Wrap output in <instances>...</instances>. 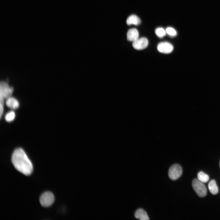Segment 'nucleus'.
I'll return each mask as SVG.
<instances>
[{
    "mask_svg": "<svg viewBox=\"0 0 220 220\" xmlns=\"http://www.w3.org/2000/svg\"><path fill=\"white\" fill-rule=\"evenodd\" d=\"M127 36L128 41L133 42L139 38L138 32L135 28H131L128 31Z\"/></svg>",
    "mask_w": 220,
    "mask_h": 220,
    "instance_id": "obj_8",
    "label": "nucleus"
},
{
    "mask_svg": "<svg viewBox=\"0 0 220 220\" xmlns=\"http://www.w3.org/2000/svg\"><path fill=\"white\" fill-rule=\"evenodd\" d=\"M148 42L147 38L142 37L138 38L133 42V47L137 50H141L145 48L148 46Z\"/></svg>",
    "mask_w": 220,
    "mask_h": 220,
    "instance_id": "obj_6",
    "label": "nucleus"
},
{
    "mask_svg": "<svg viewBox=\"0 0 220 220\" xmlns=\"http://www.w3.org/2000/svg\"><path fill=\"white\" fill-rule=\"evenodd\" d=\"M134 216L136 218L141 220L149 219L146 212L141 208H139L136 210L134 214Z\"/></svg>",
    "mask_w": 220,
    "mask_h": 220,
    "instance_id": "obj_10",
    "label": "nucleus"
},
{
    "mask_svg": "<svg viewBox=\"0 0 220 220\" xmlns=\"http://www.w3.org/2000/svg\"><path fill=\"white\" fill-rule=\"evenodd\" d=\"M166 33L171 36H175L177 35L176 31L172 27H168L166 30Z\"/></svg>",
    "mask_w": 220,
    "mask_h": 220,
    "instance_id": "obj_16",
    "label": "nucleus"
},
{
    "mask_svg": "<svg viewBox=\"0 0 220 220\" xmlns=\"http://www.w3.org/2000/svg\"><path fill=\"white\" fill-rule=\"evenodd\" d=\"M155 32L156 35L160 38L165 36L166 33V30L160 27L157 28L155 30Z\"/></svg>",
    "mask_w": 220,
    "mask_h": 220,
    "instance_id": "obj_15",
    "label": "nucleus"
},
{
    "mask_svg": "<svg viewBox=\"0 0 220 220\" xmlns=\"http://www.w3.org/2000/svg\"><path fill=\"white\" fill-rule=\"evenodd\" d=\"M13 89L10 87L6 82L2 81L0 84V118L4 111V101L11 97Z\"/></svg>",
    "mask_w": 220,
    "mask_h": 220,
    "instance_id": "obj_2",
    "label": "nucleus"
},
{
    "mask_svg": "<svg viewBox=\"0 0 220 220\" xmlns=\"http://www.w3.org/2000/svg\"><path fill=\"white\" fill-rule=\"evenodd\" d=\"M6 105L12 109H16L18 108L19 104L18 100L13 97H10L6 100Z\"/></svg>",
    "mask_w": 220,
    "mask_h": 220,
    "instance_id": "obj_9",
    "label": "nucleus"
},
{
    "mask_svg": "<svg viewBox=\"0 0 220 220\" xmlns=\"http://www.w3.org/2000/svg\"><path fill=\"white\" fill-rule=\"evenodd\" d=\"M208 187L210 192L212 194L215 195L218 193V188L215 180H212L210 182Z\"/></svg>",
    "mask_w": 220,
    "mask_h": 220,
    "instance_id": "obj_12",
    "label": "nucleus"
},
{
    "mask_svg": "<svg viewBox=\"0 0 220 220\" xmlns=\"http://www.w3.org/2000/svg\"><path fill=\"white\" fill-rule=\"evenodd\" d=\"M182 170L181 166L177 164H175L171 166L168 171V176L172 180H175L181 176Z\"/></svg>",
    "mask_w": 220,
    "mask_h": 220,
    "instance_id": "obj_5",
    "label": "nucleus"
},
{
    "mask_svg": "<svg viewBox=\"0 0 220 220\" xmlns=\"http://www.w3.org/2000/svg\"><path fill=\"white\" fill-rule=\"evenodd\" d=\"M198 180L203 183H205L208 182L209 179L208 175L202 171L198 173L197 174Z\"/></svg>",
    "mask_w": 220,
    "mask_h": 220,
    "instance_id": "obj_13",
    "label": "nucleus"
},
{
    "mask_svg": "<svg viewBox=\"0 0 220 220\" xmlns=\"http://www.w3.org/2000/svg\"><path fill=\"white\" fill-rule=\"evenodd\" d=\"M193 188L200 197H204L207 194V189L205 185L198 180L195 179L192 182Z\"/></svg>",
    "mask_w": 220,
    "mask_h": 220,
    "instance_id": "obj_3",
    "label": "nucleus"
},
{
    "mask_svg": "<svg viewBox=\"0 0 220 220\" xmlns=\"http://www.w3.org/2000/svg\"><path fill=\"white\" fill-rule=\"evenodd\" d=\"M141 21L140 18L135 15H131L129 16L126 20V23L128 25L133 24L138 25L140 24Z\"/></svg>",
    "mask_w": 220,
    "mask_h": 220,
    "instance_id": "obj_11",
    "label": "nucleus"
},
{
    "mask_svg": "<svg viewBox=\"0 0 220 220\" xmlns=\"http://www.w3.org/2000/svg\"></svg>",
    "mask_w": 220,
    "mask_h": 220,
    "instance_id": "obj_17",
    "label": "nucleus"
},
{
    "mask_svg": "<svg viewBox=\"0 0 220 220\" xmlns=\"http://www.w3.org/2000/svg\"><path fill=\"white\" fill-rule=\"evenodd\" d=\"M15 116V112L12 111L7 112L5 116L6 120L8 122H11L14 120Z\"/></svg>",
    "mask_w": 220,
    "mask_h": 220,
    "instance_id": "obj_14",
    "label": "nucleus"
},
{
    "mask_svg": "<svg viewBox=\"0 0 220 220\" xmlns=\"http://www.w3.org/2000/svg\"><path fill=\"white\" fill-rule=\"evenodd\" d=\"M54 200L53 194L50 192H46L40 196L39 201L41 205L45 207H49L52 205Z\"/></svg>",
    "mask_w": 220,
    "mask_h": 220,
    "instance_id": "obj_4",
    "label": "nucleus"
},
{
    "mask_svg": "<svg viewBox=\"0 0 220 220\" xmlns=\"http://www.w3.org/2000/svg\"><path fill=\"white\" fill-rule=\"evenodd\" d=\"M157 50L160 52L164 53H170L173 49L172 45L167 42H161L157 46Z\"/></svg>",
    "mask_w": 220,
    "mask_h": 220,
    "instance_id": "obj_7",
    "label": "nucleus"
},
{
    "mask_svg": "<svg viewBox=\"0 0 220 220\" xmlns=\"http://www.w3.org/2000/svg\"><path fill=\"white\" fill-rule=\"evenodd\" d=\"M11 161L16 169L24 174L28 176L32 173V164L23 149L19 148L14 150Z\"/></svg>",
    "mask_w": 220,
    "mask_h": 220,
    "instance_id": "obj_1",
    "label": "nucleus"
}]
</instances>
